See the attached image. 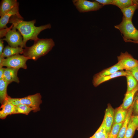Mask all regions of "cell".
I'll list each match as a JSON object with an SVG mask.
<instances>
[{"label": "cell", "instance_id": "4dcf8cb0", "mask_svg": "<svg viewBox=\"0 0 138 138\" xmlns=\"http://www.w3.org/2000/svg\"><path fill=\"white\" fill-rule=\"evenodd\" d=\"M13 27V25H12L9 27L5 28L0 30V38L1 39L4 37L5 36L8 31L10 29H12Z\"/></svg>", "mask_w": 138, "mask_h": 138}, {"label": "cell", "instance_id": "9a60e30c", "mask_svg": "<svg viewBox=\"0 0 138 138\" xmlns=\"http://www.w3.org/2000/svg\"><path fill=\"white\" fill-rule=\"evenodd\" d=\"M18 2L16 0H2L0 7V16L1 17L10 11Z\"/></svg>", "mask_w": 138, "mask_h": 138}, {"label": "cell", "instance_id": "8fae6325", "mask_svg": "<svg viewBox=\"0 0 138 138\" xmlns=\"http://www.w3.org/2000/svg\"><path fill=\"white\" fill-rule=\"evenodd\" d=\"M114 111L111 105L109 104L106 110L103 120L105 124L106 130L108 135L111 131L113 123Z\"/></svg>", "mask_w": 138, "mask_h": 138}, {"label": "cell", "instance_id": "83f0119b", "mask_svg": "<svg viewBox=\"0 0 138 138\" xmlns=\"http://www.w3.org/2000/svg\"><path fill=\"white\" fill-rule=\"evenodd\" d=\"M133 100L134 105L133 112L134 115H136L138 114V91L135 94Z\"/></svg>", "mask_w": 138, "mask_h": 138}, {"label": "cell", "instance_id": "6da1fadb", "mask_svg": "<svg viewBox=\"0 0 138 138\" xmlns=\"http://www.w3.org/2000/svg\"><path fill=\"white\" fill-rule=\"evenodd\" d=\"M36 20L25 21L17 16H12L9 19V22L13 25V27L17 29L20 33L23 38V48L26 47V44L29 40L34 41L39 38L38 35L43 30L50 29L51 25L50 24L42 25L39 27L35 26Z\"/></svg>", "mask_w": 138, "mask_h": 138}, {"label": "cell", "instance_id": "484cf974", "mask_svg": "<svg viewBox=\"0 0 138 138\" xmlns=\"http://www.w3.org/2000/svg\"><path fill=\"white\" fill-rule=\"evenodd\" d=\"M137 128L132 122L131 118L123 138H132Z\"/></svg>", "mask_w": 138, "mask_h": 138}, {"label": "cell", "instance_id": "52a82bcc", "mask_svg": "<svg viewBox=\"0 0 138 138\" xmlns=\"http://www.w3.org/2000/svg\"><path fill=\"white\" fill-rule=\"evenodd\" d=\"M118 63L122 70H129L138 66V60L135 59L132 56L127 52H121L118 56Z\"/></svg>", "mask_w": 138, "mask_h": 138}, {"label": "cell", "instance_id": "ffe728a7", "mask_svg": "<svg viewBox=\"0 0 138 138\" xmlns=\"http://www.w3.org/2000/svg\"><path fill=\"white\" fill-rule=\"evenodd\" d=\"M112 5H115L120 9L138 5V0H113Z\"/></svg>", "mask_w": 138, "mask_h": 138}, {"label": "cell", "instance_id": "836d02e7", "mask_svg": "<svg viewBox=\"0 0 138 138\" xmlns=\"http://www.w3.org/2000/svg\"><path fill=\"white\" fill-rule=\"evenodd\" d=\"M4 42L1 39H0V56L2 55L4 49Z\"/></svg>", "mask_w": 138, "mask_h": 138}, {"label": "cell", "instance_id": "f546056e", "mask_svg": "<svg viewBox=\"0 0 138 138\" xmlns=\"http://www.w3.org/2000/svg\"><path fill=\"white\" fill-rule=\"evenodd\" d=\"M127 71L130 73L138 82V66L129 70Z\"/></svg>", "mask_w": 138, "mask_h": 138}, {"label": "cell", "instance_id": "d6a6232c", "mask_svg": "<svg viewBox=\"0 0 138 138\" xmlns=\"http://www.w3.org/2000/svg\"><path fill=\"white\" fill-rule=\"evenodd\" d=\"M131 119L134 124L137 128H138V114L132 116Z\"/></svg>", "mask_w": 138, "mask_h": 138}, {"label": "cell", "instance_id": "2e32d148", "mask_svg": "<svg viewBox=\"0 0 138 138\" xmlns=\"http://www.w3.org/2000/svg\"><path fill=\"white\" fill-rule=\"evenodd\" d=\"M134 102L128 110L125 119L123 122L119 133L117 138H123L126 130L130 120L132 116Z\"/></svg>", "mask_w": 138, "mask_h": 138}, {"label": "cell", "instance_id": "7402d4cb", "mask_svg": "<svg viewBox=\"0 0 138 138\" xmlns=\"http://www.w3.org/2000/svg\"><path fill=\"white\" fill-rule=\"evenodd\" d=\"M8 84L3 79H0V102L2 104L8 96L7 93Z\"/></svg>", "mask_w": 138, "mask_h": 138}, {"label": "cell", "instance_id": "5b68a950", "mask_svg": "<svg viewBox=\"0 0 138 138\" xmlns=\"http://www.w3.org/2000/svg\"><path fill=\"white\" fill-rule=\"evenodd\" d=\"M72 2L76 9L80 13L98 10L103 6L95 1L91 2L86 0H73Z\"/></svg>", "mask_w": 138, "mask_h": 138}, {"label": "cell", "instance_id": "e0dca14e", "mask_svg": "<svg viewBox=\"0 0 138 138\" xmlns=\"http://www.w3.org/2000/svg\"><path fill=\"white\" fill-rule=\"evenodd\" d=\"M128 110L123 109L121 105L116 109L114 111L113 123H118L123 122L125 119Z\"/></svg>", "mask_w": 138, "mask_h": 138}, {"label": "cell", "instance_id": "603a6c76", "mask_svg": "<svg viewBox=\"0 0 138 138\" xmlns=\"http://www.w3.org/2000/svg\"><path fill=\"white\" fill-rule=\"evenodd\" d=\"M128 74L126 76L127 83V89L126 93H128L134 89L137 86L138 82L130 73L128 71Z\"/></svg>", "mask_w": 138, "mask_h": 138}, {"label": "cell", "instance_id": "3957f363", "mask_svg": "<svg viewBox=\"0 0 138 138\" xmlns=\"http://www.w3.org/2000/svg\"><path fill=\"white\" fill-rule=\"evenodd\" d=\"M123 34L124 40L126 42H138V30L134 27L132 21L126 20L124 17L121 22L114 26Z\"/></svg>", "mask_w": 138, "mask_h": 138}, {"label": "cell", "instance_id": "7c38bea8", "mask_svg": "<svg viewBox=\"0 0 138 138\" xmlns=\"http://www.w3.org/2000/svg\"><path fill=\"white\" fill-rule=\"evenodd\" d=\"M18 70L11 68H4L3 79L9 84L13 82L19 83L20 81L17 75Z\"/></svg>", "mask_w": 138, "mask_h": 138}, {"label": "cell", "instance_id": "ba28073f", "mask_svg": "<svg viewBox=\"0 0 138 138\" xmlns=\"http://www.w3.org/2000/svg\"><path fill=\"white\" fill-rule=\"evenodd\" d=\"M41 97L39 93L29 95L20 98V104H25L30 107L33 109V112H36L40 110V106L42 102Z\"/></svg>", "mask_w": 138, "mask_h": 138}, {"label": "cell", "instance_id": "1f68e13d", "mask_svg": "<svg viewBox=\"0 0 138 138\" xmlns=\"http://www.w3.org/2000/svg\"><path fill=\"white\" fill-rule=\"evenodd\" d=\"M95 1L103 6L104 5H112L113 0H95Z\"/></svg>", "mask_w": 138, "mask_h": 138}, {"label": "cell", "instance_id": "d590c367", "mask_svg": "<svg viewBox=\"0 0 138 138\" xmlns=\"http://www.w3.org/2000/svg\"><path fill=\"white\" fill-rule=\"evenodd\" d=\"M136 43H138V42H137Z\"/></svg>", "mask_w": 138, "mask_h": 138}, {"label": "cell", "instance_id": "4316f807", "mask_svg": "<svg viewBox=\"0 0 138 138\" xmlns=\"http://www.w3.org/2000/svg\"><path fill=\"white\" fill-rule=\"evenodd\" d=\"M123 122L113 123L111 131L109 135L108 138H117Z\"/></svg>", "mask_w": 138, "mask_h": 138}, {"label": "cell", "instance_id": "30bf717a", "mask_svg": "<svg viewBox=\"0 0 138 138\" xmlns=\"http://www.w3.org/2000/svg\"><path fill=\"white\" fill-rule=\"evenodd\" d=\"M128 74L127 71L121 70L109 75L99 77L94 76L93 83L94 86L97 87L102 83L112 78L121 76H126Z\"/></svg>", "mask_w": 138, "mask_h": 138}, {"label": "cell", "instance_id": "5bb4252c", "mask_svg": "<svg viewBox=\"0 0 138 138\" xmlns=\"http://www.w3.org/2000/svg\"><path fill=\"white\" fill-rule=\"evenodd\" d=\"M138 91V85L134 89L126 93L122 103L121 105L123 109L128 110L132 105L136 94Z\"/></svg>", "mask_w": 138, "mask_h": 138}, {"label": "cell", "instance_id": "d6986e66", "mask_svg": "<svg viewBox=\"0 0 138 138\" xmlns=\"http://www.w3.org/2000/svg\"><path fill=\"white\" fill-rule=\"evenodd\" d=\"M121 70H122L119 64L117 63L112 66L104 69L95 75L94 76L99 77L109 75Z\"/></svg>", "mask_w": 138, "mask_h": 138}, {"label": "cell", "instance_id": "9c48e42d", "mask_svg": "<svg viewBox=\"0 0 138 138\" xmlns=\"http://www.w3.org/2000/svg\"><path fill=\"white\" fill-rule=\"evenodd\" d=\"M19 6L18 3L10 11L1 17L0 19V29L8 28L7 25L8 23L10 18L13 16L16 15L20 18L24 19L19 12Z\"/></svg>", "mask_w": 138, "mask_h": 138}, {"label": "cell", "instance_id": "4fadbf2b", "mask_svg": "<svg viewBox=\"0 0 138 138\" xmlns=\"http://www.w3.org/2000/svg\"><path fill=\"white\" fill-rule=\"evenodd\" d=\"M15 107V106L5 100L1 107L0 118L4 119L8 115L13 114Z\"/></svg>", "mask_w": 138, "mask_h": 138}, {"label": "cell", "instance_id": "277c9868", "mask_svg": "<svg viewBox=\"0 0 138 138\" xmlns=\"http://www.w3.org/2000/svg\"><path fill=\"white\" fill-rule=\"evenodd\" d=\"M29 59V58L23 55L17 54L5 58L0 63V66L18 70L21 68L26 69L27 68L26 62Z\"/></svg>", "mask_w": 138, "mask_h": 138}, {"label": "cell", "instance_id": "cb8c5ba5", "mask_svg": "<svg viewBox=\"0 0 138 138\" xmlns=\"http://www.w3.org/2000/svg\"><path fill=\"white\" fill-rule=\"evenodd\" d=\"M108 134L106 130L105 122L103 121L95 133L89 138H108Z\"/></svg>", "mask_w": 138, "mask_h": 138}, {"label": "cell", "instance_id": "e575fe53", "mask_svg": "<svg viewBox=\"0 0 138 138\" xmlns=\"http://www.w3.org/2000/svg\"><path fill=\"white\" fill-rule=\"evenodd\" d=\"M4 70L3 66H0V79H3Z\"/></svg>", "mask_w": 138, "mask_h": 138}, {"label": "cell", "instance_id": "7a4b0ae2", "mask_svg": "<svg viewBox=\"0 0 138 138\" xmlns=\"http://www.w3.org/2000/svg\"><path fill=\"white\" fill-rule=\"evenodd\" d=\"M54 45V42L51 38H39L32 46L25 48L23 55L29 59L36 61L47 54Z\"/></svg>", "mask_w": 138, "mask_h": 138}, {"label": "cell", "instance_id": "d4e9b609", "mask_svg": "<svg viewBox=\"0 0 138 138\" xmlns=\"http://www.w3.org/2000/svg\"><path fill=\"white\" fill-rule=\"evenodd\" d=\"M33 109L30 107L25 104H20L15 106L13 114H22L28 115Z\"/></svg>", "mask_w": 138, "mask_h": 138}, {"label": "cell", "instance_id": "ac0fdd59", "mask_svg": "<svg viewBox=\"0 0 138 138\" xmlns=\"http://www.w3.org/2000/svg\"><path fill=\"white\" fill-rule=\"evenodd\" d=\"M24 49L21 47L16 48L11 47L9 45L4 48L2 55L4 57H8L16 55L23 54Z\"/></svg>", "mask_w": 138, "mask_h": 138}, {"label": "cell", "instance_id": "44dd1931", "mask_svg": "<svg viewBox=\"0 0 138 138\" xmlns=\"http://www.w3.org/2000/svg\"><path fill=\"white\" fill-rule=\"evenodd\" d=\"M138 8V5H135L120 10L123 17L127 20L132 21V17L135 10Z\"/></svg>", "mask_w": 138, "mask_h": 138}, {"label": "cell", "instance_id": "f1b7e54d", "mask_svg": "<svg viewBox=\"0 0 138 138\" xmlns=\"http://www.w3.org/2000/svg\"><path fill=\"white\" fill-rule=\"evenodd\" d=\"M6 100L15 106L20 104V98H12L8 96Z\"/></svg>", "mask_w": 138, "mask_h": 138}, {"label": "cell", "instance_id": "8992f818", "mask_svg": "<svg viewBox=\"0 0 138 138\" xmlns=\"http://www.w3.org/2000/svg\"><path fill=\"white\" fill-rule=\"evenodd\" d=\"M2 41H5L11 47L16 48L21 47L23 48V38L19 31L13 27L6 34L5 37L1 39Z\"/></svg>", "mask_w": 138, "mask_h": 138}]
</instances>
